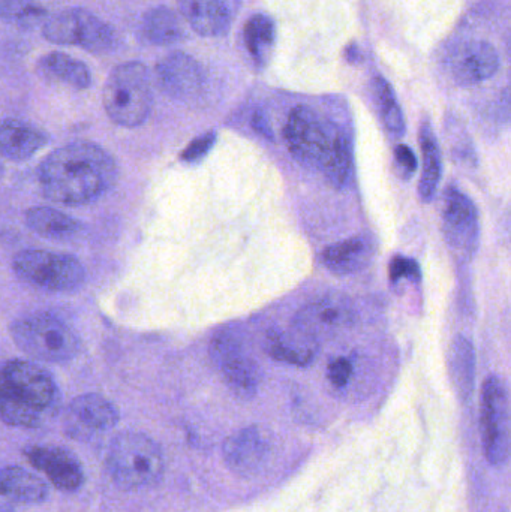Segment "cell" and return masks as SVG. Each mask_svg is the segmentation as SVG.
<instances>
[{
  "label": "cell",
  "instance_id": "ac0fdd59",
  "mask_svg": "<svg viewBox=\"0 0 511 512\" xmlns=\"http://www.w3.org/2000/svg\"><path fill=\"white\" fill-rule=\"evenodd\" d=\"M177 3L185 20L200 35H224L230 27L227 0H177Z\"/></svg>",
  "mask_w": 511,
  "mask_h": 512
},
{
  "label": "cell",
  "instance_id": "4dcf8cb0",
  "mask_svg": "<svg viewBox=\"0 0 511 512\" xmlns=\"http://www.w3.org/2000/svg\"><path fill=\"white\" fill-rule=\"evenodd\" d=\"M402 279L420 280L419 264L413 259L404 258V256H396L390 262V280L393 283Z\"/></svg>",
  "mask_w": 511,
  "mask_h": 512
},
{
  "label": "cell",
  "instance_id": "5b68a950",
  "mask_svg": "<svg viewBox=\"0 0 511 512\" xmlns=\"http://www.w3.org/2000/svg\"><path fill=\"white\" fill-rule=\"evenodd\" d=\"M15 345L35 360L62 363L80 351V337L65 322L54 316L35 315L12 324Z\"/></svg>",
  "mask_w": 511,
  "mask_h": 512
},
{
  "label": "cell",
  "instance_id": "9a60e30c",
  "mask_svg": "<svg viewBox=\"0 0 511 512\" xmlns=\"http://www.w3.org/2000/svg\"><path fill=\"white\" fill-rule=\"evenodd\" d=\"M27 459L38 471L50 478L57 489L72 492L80 489L84 481L83 469L74 456L60 448L35 447L27 451Z\"/></svg>",
  "mask_w": 511,
  "mask_h": 512
},
{
  "label": "cell",
  "instance_id": "d590c367",
  "mask_svg": "<svg viewBox=\"0 0 511 512\" xmlns=\"http://www.w3.org/2000/svg\"><path fill=\"white\" fill-rule=\"evenodd\" d=\"M0 512H14L11 510V507H8L6 504H0Z\"/></svg>",
  "mask_w": 511,
  "mask_h": 512
},
{
  "label": "cell",
  "instance_id": "52a82bcc",
  "mask_svg": "<svg viewBox=\"0 0 511 512\" xmlns=\"http://www.w3.org/2000/svg\"><path fill=\"white\" fill-rule=\"evenodd\" d=\"M480 433L486 460L501 466L510 454L509 396L506 385L498 376H489L480 397Z\"/></svg>",
  "mask_w": 511,
  "mask_h": 512
},
{
  "label": "cell",
  "instance_id": "7a4b0ae2",
  "mask_svg": "<svg viewBox=\"0 0 511 512\" xmlns=\"http://www.w3.org/2000/svg\"><path fill=\"white\" fill-rule=\"evenodd\" d=\"M57 399V388L47 370L26 360H14L0 369V420L9 426L35 429Z\"/></svg>",
  "mask_w": 511,
  "mask_h": 512
},
{
  "label": "cell",
  "instance_id": "3957f363",
  "mask_svg": "<svg viewBox=\"0 0 511 512\" xmlns=\"http://www.w3.org/2000/svg\"><path fill=\"white\" fill-rule=\"evenodd\" d=\"M108 471L125 490L155 486L164 474L161 448L141 433L116 436L108 448Z\"/></svg>",
  "mask_w": 511,
  "mask_h": 512
},
{
  "label": "cell",
  "instance_id": "8992f818",
  "mask_svg": "<svg viewBox=\"0 0 511 512\" xmlns=\"http://www.w3.org/2000/svg\"><path fill=\"white\" fill-rule=\"evenodd\" d=\"M341 128L314 108L299 105L291 110L284 128L291 156L311 170H321L324 159Z\"/></svg>",
  "mask_w": 511,
  "mask_h": 512
},
{
  "label": "cell",
  "instance_id": "8fae6325",
  "mask_svg": "<svg viewBox=\"0 0 511 512\" xmlns=\"http://www.w3.org/2000/svg\"><path fill=\"white\" fill-rule=\"evenodd\" d=\"M210 357L218 367L225 384L240 399L249 400L258 393L261 373L257 363L246 354L239 340L228 334L213 339Z\"/></svg>",
  "mask_w": 511,
  "mask_h": 512
},
{
  "label": "cell",
  "instance_id": "cb8c5ba5",
  "mask_svg": "<svg viewBox=\"0 0 511 512\" xmlns=\"http://www.w3.org/2000/svg\"><path fill=\"white\" fill-rule=\"evenodd\" d=\"M26 224L30 230L48 240L74 239L81 231L77 219L50 207L30 209L26 213Z\"/></svg>",
  "mask_w": 511,
  "mask_h": 512
},
{
  "label": "cell",
  "instance_id": "6da1fadb",
  "mask_svg": "<svg viewBox=\"0 0 511 512\" xmlns=\"http://www.w3.org/2000/svg\"><path fill=\"white\" fill-rule=\"evenodd\" d=\"M116 179L113 158L86 141L54 150L39 168V183L45 197L69 206L89 203L108 191Z\"/></svg>",
  "mask_w": 511,
  "mask_h": 512
},
{
  "label": "cell",
  "instance_id": "ffe728a7",
  "mask_svg": "<svg viewBox=\"0 0 511 512\" xmlns=\"http://www.w3.org/2000/svg\"><path fill=\"white\" fill-rule=\"evenodd\" d=\"M69 417L77 426L90 432H105L116 426L119 411L110 400L99 394H83L72 400L69 405Z\"/></svg>",
  "mask_w": 511,
  "mask_h": 512
},
{
  "label": "cell",
  "instance_id": "d4e9b609",
  "mask_svg": "<svg viewBox=\"0 0 511 512\" xmlns=\"http://www.w3.org/2000/svg\"><path fill=\"white\" fill-rule=\"evenodd\" d=\"M321 171L333 188L344 189L350 185L354 173L353 144L342 129L336 135Z\"/></svg>",
  "mask_w": 511,
  "mask_h": 512
},
{
  "label": "cell",
  "instance_id": "e575fe53",
  "mask_svg": "<svg viewBox=\"0 0 511 512\" xmlns=\"http://www.w3.org/2000/svg\"><path fill=\"white\" fill-rule=\"evenodd\" d=\"M395 159L396 164H398V167L401 168L402 171H404L405 176L410 177L413 176L414 173H416V153H414L413 150L410 149V147L404 146V144H401V146L396 147Z\"/></svg>",
  "mask_w": 511,
  "mask_h": 512
},
{
  "label": "cell",
  "instance_id": "f546056e",
  "mask_svg": "<svg viewBox=\"0 0 511 512\" xmlns=\"http://www.w3.org/2000/svg\"><path fill=\"white\" fill-rule=\"evenodd\" d=\"M245 42L255 60L263 62L269 57L275 44V24L267 15L257 14L249 18L245 26Z\"/></svg>",
  "mask_w": 511,
  "mask_h": 512
},
{
  "label": "cell",
  "instance_id": "ba28073f",
  "mask_svg": "<svg viewBox=\"0 0 511 512\" xmlns=\"http://www.w3.org/2000/svg\"><path fill=\"white\" fill-rule=\"evenodd\" d=\"M15 273L30 285L48 291H72L86 279L78 259L45 251H23L14 256Z\"/></svg>",
  "mask_w": 511,
  "mask_h": 512
},
{
  "label": "cell",
  "instance_id": "7c38bea8",
  "mask_svg": "<svg viewBox=\"0 0 511 512\" xmlns=\"http://www.w3.org/2000/svg\"><path fill=\"white\" fill-rule=\"evenodd\" d=\"M356 321L353 306L339 295H327L303 307L293 321V330L318 342L350 328Z\"/></svg>",
  "mask_w": 511,
  "mask_h": 512
},
{
  "label": "cell",
  "instance_id": "83f0119b",
  "mask_svg": "<svg viewBox=\"0 0 511 512\" xmlns=\"http://www.w3.org/2000/svg\"><path fill=\"white\" fill-rule=\"evenodd\" d=\"M41 68L51 77L69 84L75 89H87L92 83L89 68L80 60L72 59L68 54L50 53L42 57Z\"/></svg>",
  "mask_w": 511,
  "mask_h": 512
},
{
  "label": "cell",
  "instance_id": "d6a6232c",
  "mask_svg": "<svg viewBox=\"0 0 511 512\" xmlns=\"http://www.w3.org/2000/svg\"><path fill=\"white\" fill-rule=\"evenodd\" d=\"M216 135L213 132H209V134L201 135L197 140L192 141L188 147H186L185 152L182 153V159L185 162H197L200 159H203L207 153L212 150V147L215 146Z\"/></svg>",
  "mask_w": 511,
  "mask_h": 512
},
{
  "label": "cell",
  "instance_id": "e0dca14e",
  "mask_svg": "<svg viewBox=\"0 0 511 512\" xmlns=\"http://www.w3.org/2000/svg\"><path fill=\"white\" fill-rule=\"evenodd\" d=\"M48 138L41 129L20 122H0V155L9 161H26L47 144Z\"/></svg>",
  "mask_w": 511,
  "mask_h": 512
},
{
  "label": "cell",
  "instance_id": "484cf974",
  "mask_svg": "<svg viewBox=\"0 0 511 512\" xmlns=\"http://www.w3.org/2000/svg\"><path fill=\"white\" fill-rule=\"evenodd\" d=\"M450 372L461 396L470 400L476 384V352L465 336H456L450 348Z\"/></svg>",
  "mask_w": 511,
  "mask_h": 512
},
{
  "label": "cell",
  "instance_id": "4316f807",
  "mask_svg": "<svg viewBox=\"0 0 511 512\" xmlns=\"http://www.w3.org/2000/svg\"><path fill=\"white\" fill-rule=\"evenodd\" d=\"M143 30L146 38L156 45L176 44L183 36L179 17L167 6L150 9L144 15Z\"/></svg>",
  "mask_w": 511,
  "mask_h": 512
},
{
  "label": "cell",
  "instance_id": "836d02e7",
  "mask_svg": "<svg viewBox=\"0 0 511 512\" xmlns=\"http://www.w3.org/2000/svg\"><path fill=\"white\" fill-rule=\"evenodd\" d=\"M36 12L35 0H0V17L26 18Z\"/></svg>",
  "mask_w": 511,
  "mask_h": 512
},
{
  "label": "cell",
  "instance_id": "44dd1931",
  "mask_svg": "<svg viewBox=\"0 0 511 512\" xmlns=\"http://www.w3.org/2000/svg\"><path fill=\"white\" fill-rule=\"evenodd\" d=\"M314 340L297 333L272 331L266 339V351L273 360L291 366L306 367L314 363L317 345Z\"/></svg>",
  "mask_w": 511,
  "mask_h": 512
},
{
  "label": "cell",
  "instance_id": "2e32d148",
  "mask_svg": "<svg viewBox=\"0 0 511 512\" xmlns=\"http://www.w3.org/2000/svg\"><path fill=\"white\" fill-rule=\"evenodd\" d=\"M269 453V442L257 429H245L231 436L224 445V459L236 474L257 471Z\"/></svg>",
  "mask_w": 511,
  "mask_h": 512
},
{
  "label": "cell",
  "instance_id": "9c48e42d",
  "mask_svg": "<svg viewBox=\"0 0 511 512\" xmlns=\"http://www.w3.org/2000/svg\"><path fill=\"white\" fill-rule=\"evenodd\" d=\"M44 36L53 44L80 45L93 53L108 51L116 42L114 30L84 9L54 15L45 23Z\"/></svg>",
  "mask_w": 511,
  "mask_h": 512
},
{
  "label": "cell",
  "instance_id": "5bb4252c",
  "mask_svg": "<svg viewBox=\"0 0 511 512\" xmlns=\"http://www.w3.org/2000/svg\"><path fill=\"white\" fill-rule=\"evenodd\" d=\"M159 84L171 98L188 99L200 90L203 72L197 60L188 54L171 53L156 66Z\"/></svg>",
  "mask_w": 511,
  "mask_h": 512
},
{
  "label": "cell",
  "instance_id": "7402d4cb",
  "mask_svg": "<svg viewBox=\"0 0 511 512\" xmlns=\"http://www.w3.org/2000/svg\"><path fill=\"white\" fill-rule=\"evenodd\" d=\"M0 495L18 504H41L48 498V487L32 472L8 466L0 469Z\"/></svg>",
  "mask_w": 511,
  "mask_h": 512
},
{
  "label": "cell",
  "instance_id": "30bf717a",
  "mask_svg": "<svg viewBox=\"0 0 511 512\" xmlns=\"http://www.w3.org/2000/svg\"><path fill=\"white\" fill-rule=\"evenodd\" d=\"M443 230L453 254L462 259H471L477 254L479 212L473 200L456 188H449L444 194Z\"/></svg>",
  "mask_w": 511,
  "mask_h": 512
},
{
  "label": "cell",
  "instance_id": "d6986e66",
  "mask_svg": "<svg viewBox=\"0 0 511 512\" xmlns=\"http://www.w3.org/2000/svg\"><path fill=\"white\" fill-rule=\"evenodd\" d=\"M374 245L368 237H351L330 246L323 254V264L338 276L362 270L374 258Z\"/></svg>",
  "mask_w": 511,
  "mask_h": 512
},
{
  "label": "cell",
  "instance_id": "1f68e13d",
  "mask_svg": "<svg viewBox=\"0 0 511 512\" xmlns=\"http://www.w3.org/2000/svg\"><path fill=\"white\" fill-rule=\"evenodd\" d=\"M353 376V364L347 358H335L327 367V378L336 388H344Z\"/></svg>",
  "mask_w": 511,
  "mask_h": 512
},
{
  "label": "cell",
  "instance_id": "603a6c76",
  "mask_svg": "<svg viewBox=\"0 0 511 512\" xmlns=\"http://www.w3.org/2000/svg\"><path fill=\"white\" fill-rule=\"evenodd\" d=\"M420 147H422V176H420L419 194L423 203H431L437 195L438 185L443 177L440 146L431 123L425 122L420 128Z\"/></svg>",
  "mask_w": 511,
  "mask_h": 512
},
{
  "label": "cell",
  "instance_id": "8d00e7d4",
  "mask_svg": "<svg viewBox=\"0 0 511 512\" xmlns=\"http://www.w3.org/2000/svg\"><path fill=\"white\" fill-rule=\"evenodd\" d=\"M2 176H3V168H2V165H0V179H2Z\"/></svg>",
  "mask_w": 511,
  "mask_h": 512
},
{
  "label": "cell",
  "instance_id": "f1b7e54d",
  "mask_svg": "<svg viewBox=\"0 0 511 512\" xmlns=\"http://www.w3.org/2000/svg\"><path fill=\"white\" fill-rule=\"evenodd\" d=\"M372 89H374V98L378 110H380L381 120H383L387 131L395 137L405 135L407 125H405L404 113H402L401 105H399L392 86L383 77H377L374 78Z\"/></svg>",
  "mask_w": 511,
  "mask_h": 512
},
{
  "label": "cell",
  "instance_id": "4fadbf2b",
  "mask_svg": "<svg viewBox=\"0 0 511 512\" xmlns=\"http://www.w3.org/2000/svg\"><path fill=\"white\" fill-rule=\"evenodd\" d=\"M449 65L456 83L471 86L494 77L500 66V57L489 42L467 41L452 51Z\"/></svg>",
  "mask_w": 511,
  "mask_h": 512
},
{
  "label": "cell",
  "instance_id": "277c9868",
  "mask_svg": "<svg viewBox=\"0 0 511 512\" xmlns=\"http://www.w3.org/2000/svg\"><path fill=\"white\" fill-rule=\"evenodd\" d=\"M102 101L108 117L117 125L125 128L143 125L153 104L146 66L140 62L117 66L105 83Z\"/></svg>",
  "mask_w": 511,
  "mask_h": 512
}]
</instances>
